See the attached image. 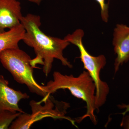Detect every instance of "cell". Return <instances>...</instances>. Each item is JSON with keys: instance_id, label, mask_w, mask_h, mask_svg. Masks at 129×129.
Returning <instances> with one entry per match:
<instances>
[{"instance_id": "1", "label": "cell", "mask_w": 129, "mask_h": 129, "mask_svg": "<svg viewBox=\"0 0 129 129\" xmlns=\"http://www.w3.org/2000/svg\"><path fill=\"white\" fill-rule=\"evenodd\" d=\"M21 23L25 32L23 41L28 46L34 48L35 57L30 63L34 68L37 64L43 66V72L48 76L52 69L55 59L60 60L63 66L71 68L73 66L63 56V51L70 44L66 40L51 37L45 34L40 29V16L28 14L23 16Z\"/></svg>"}, {"instance_id": "2", "label": "cell", "mask_w": 129, "mask_h": 129, "mask_svg": "<svg viewBox=\"0 0 129 129\" xmlns=\"http://www.w3.org/2000/svg\"><path fill=\"white\" fill-rule=\"evenodd\" d=\"M47 95L39 102L42 103L52 94L60 89L69 90L74 96L82 99L86 104V112L83 116L79 118L77 122H81L89 118L94 124L97 123L95 112V106L96 86L88 72L84 71L77 76L72 75H64L58 72L53 74V80L45 85Z\"/></svg>"}, {"instance_id": "3", "label": "cell", "mask_w": 129, "mask_h": 129, "mask_svg": "<svg viewBox=\"0 0 129 129\" xmlns=\"http://www.w3.org/2000/svg\"><path fill=\"white\" fill-rule=\"evenodd\" d=\"M30 56L19 47L8 49L0 54V61L17 83L27 86L30 92L43 97L47 95L45 85H40L34 75Z\"/></svg>"}, {"instance_id": "4", "label": "cell", "mask_w": 129, "mask_h": 129, "mask_svg": "<svg viewBox=\"0 0 129 129\" xmlns=\"http://www.w3.org/2000/svg\"><path fill=\"white\" fill-rule=\"evenodd\" d=\"M84 36L83 30L78 29L72 34L68 35L64 39L79 48L80 58L84 64V68L89 74L95 85V106L96 110H99L106 103L109 92L108 85L103 81L100 77L101 71L106 65V58L103 55L94 56L90 55L82 42Z\"/></svg>"}, {"instance_id": "5", "label": "cell", "mask_w": 129, "mask_h": 129, "mask_svg": "<svg viewBox=\"0 0 129 129\" xmlns=\"http://www.w3.org/2000/svg\"><path fill=\"white\" fill-rule=\"evenodd\" d=\"M43 103L44 105H42L39 102L30 101L29 105L31 113H21L12 122L9 129H29L35 123L46 118L66 119L74 125L75 124V121L66 115L67 109L69 107L68 103L58 101L51 95Z\"/></svg>"}, {"instance_id": "6", "label": "cell", "mask_w": 129, "mask_h": 129, "mask_svg": "<svg viewBox=\"0 0 129 129\" xmlns=\"http://www.w3.org/2000/svg\"><path fill=\"white\" fill-rule=\"evenodd\" d=\"M113 45L117 55L114 63L116 74L120 66L129 61V27L122 24H117L114 29Z\"/></svg>"}, {"instance_id": "7", "label": "cell", "mask_w": 129, "mask_h": 129, "mask_svg": "<svg viewBox=\"0 0 129 129\" xmlns=\"http://www.w3.org/2000/svg\"><path fill=\"white\" fill-rule=\"evenodd\" d=\"M23 17L18 1L0 0V33L20 25Z\"/></svg>"}, {"instance_id": "8", "label": "cell", "mask_w": 129, "mask_h": 129, "mask_svg": "<svg viewBox=\"0 0 129 129\" xmlns=\"http://www.w3.org/2000/svg\"><path fill=\"white\" fill-rule=\"evenodd\" d=\"M9 81L0 75V111L8 110L14 112L24 113L19 108V103L29 96L25 92L16 90L9 87Z\"/></svg>"}, {"instance_id": "9", "label": "cell", "mask_w": 129, "mask_h": 129, "mask_svg": "<svg viewBox=\"0 0 129 129\" xmlns=\"http://www.w3.org/2000/svg\"><path fill=\"white\" fill-rule=\"evenodd\" d=\"M25 30L23 25H20L0 33V54L8 49L18 48L19 42L23 40Z\"/></svg>"}, {"instance_id": "10", "label": "cell", "mask_w": 129, "mask_h": 129, "mask_svg": "<svg viewBox=\"0 0 129 129\" xmlns=\"http://www.w3.org/2000/svg\"><path fill=\"white\" fill-rule=\"evenodd\" d=\"M21 113L8 110L0 111V129H9L12 122Z\"/></svg>"}, {"instance_id": "11", "label": "cell", "mask_w": 129, "mask_h": 129, "mask_svg": "<svg viewBox=\"0 0 129 129\" xmlns=\"http://www.w3.org/2000/svg\"><path fill=\"white\" fill-rule=\"evenodd\" d=\"M100 5L101 9V16L103 21L105 22L108 21L109 17V4L106 3L105 0H95Z\"/></svg>"}, {"instance_id": "12", "label": "cell", "mask_w": 129, "mask_h": 129, "mask_svg": "<svg viewBox=\"0 0 129 129\" xmlns=\"http://www.w3.org/2000/svg\"><path fill=\"white\" fill-rule=\"evenodd\" d=\"M118 107L120 109H125V111L121 113V114L124 116L127 113L129 112V104H122L118 105ZM124 125L125 128L129 129V117H126L122 121L121 126Z\"/></svg>"}, {"instance_id": "13", "label": "cell", "mask_w": 129, "mask_h": 129, "mask_svg": "<svg viewBox=\"0 0 129 129\" xmlns=\"http://www.w3.org/2000/svg\"><path fill=\"white\" fill-rule=\"evenodd\" d=\"M30 2L33 3L36 5H39L43 0H28Z\"/></svg>"}]
</instances>
